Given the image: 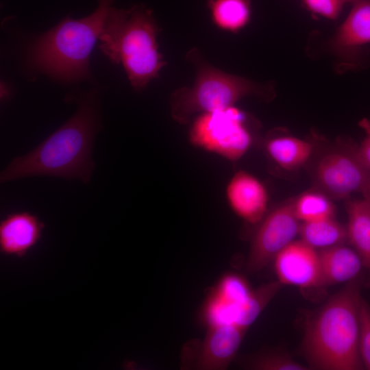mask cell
<instances>
[{"mask_svg":"<svg viewBox=\"0 0 370 370\" xmlns=\"http://www.w3.org/2000/svg\"><path fill=\"white\" fill-rule=\"evenodd\" d=\"M98 118L96 96L90 92L69 120L32 151L13 159L1 173V182L45 175L87 184L95 166L92 149Z\"/></svg>","mask_w":370,"mask_h":370,"instance_id":"obj_1","label":"cell"},{"mask_svg":"<svg viewBox=\"0 0 370 370\" xmlns=\"http://www.w3.org/2000/svg\"><path fill=\"white\" fill-rule=\"evenodd\" d=\"M362 299L359 284L354 279L308 324L302 351L310 367L323 370L362 369L359 352Z\"/></svg>","mask_w":370,"mask_h":370,"instance_id":"obj_2","label":"cell"},{"mask_svg":"<svg viewBox=\"0 0 370 370\" xmlns=\"http://www.w3.org/2000/svg\"><path fill=\"white\" fill-rule=\"evenodd\" d=\"M160 29L151 10L110 7L99 40V48L113 63L121 64L133 88L145 89L166 65L158 50Z\"/></svg>","mask_w":370,"mask_h":370,"instance_id":"obj_3","label":"cell"},{"mask_svg":"<svg viewBox=\"0 0 370 370\" xmlns=\"http://www.w3.org/2000/svg\"><path fill=\"white\" fill-rule=\"evenodd\" d=\"M114 0H99L97 9L80 19L64 18L38 36L29 49L32 64L51 77L65 82L89 79L90 56Z\"/></svg>","mask_w":370,"mask_h":370,"instance_id":"obj_4","label":"cell"},{"mask_svg":"<svg viewBox=\"0 0 370 370\" xmlns=\"http://www.w3.org/2000/svg\"><path fill=\"white\" fill-rule=\"evenodd\" d=\"M186 58L195 69L194 83L174 90L169 100L171 116L179 124H188L195 114L233 106L246 97L264 101L274 97L272 84L225 73L210 64L195 48L187 53Z\"/></svg>","mask_w":370,"mask_h":370,"instance_id":"obj_5","label":"cell"},{"mask_svg":"<svg viewBox=\"0 0 370 370\" xmlns=\"http://www.w3.org/2000/svg\"><path fill=\"white\" fill-rule=\"evenodd\" d=\"M251 119L235 106L200 113L190 125L188 140L195 147L235 162L253 145Z\"/></svg>","mask_w":370,"mask_h":370,"instance_id":"obj_6","label":"cell"},{"mask_svg":"<svg viewBox=\"0 0 370 370\" xmlns=\"http://www.w3.org/2000/svg\"><path fill=\"white\" fill-rule=\"evenodd\" d=\"M299 220L294 200L281 204L264 216L256 232L246 261L251 273L264 268L299 234Z\"/></svg>","mask_w":370,"mask_h":370,"instance_id":"obj_7","label":"cell"},{"mask_svg":"<svg viewBox=\"0 0 370 370\" xmlns=\"http://www.w3.org/2000/svg\"><path fill=\"white\" fill-rule=\"evenodd\" d=\"M317 185L328 195L342 199L370 185V169L358 159L355 149L324 155L315 170Z\"/></svg>","mask_w":370,"mask_h":370,"instance_id":"obj_8","label":"cell"},{"mask_svg":"<svg viewBox=\"0 0 370 370\" xmlns=\"http://www.w3.org/2000/svg\"><path fill=\"white\" fill-rule=\"evenodd\" d=\"M273 260L275 273L282 285L300 288L320 286L319 253L301 240L291 242Z\"/></svg>","mask_w":370,"mask_h":370,"instance_id":"obj_9","label":"cell"},{"mask_svg":"<svg viewBox=\"0 0 370 370\" xmlns=\"http://www.w3.org/2000/svg\"><path fill=\"white\" fill-rule=\"evenodd\" d=\"M247 330L234 323L208 328L195 357V369H225L235 358Z\"/></svg>","mask_w":370,"mask_h":370,"instance_id":"obj_10","label":"cell"},{"mask_svg":"<svg viewBox=\"0 0 370 370\" xmlns=\"http://www.w3.org/2000/svg\"><path fill=\"white\" fill-rule=\"evenodd\" d=\"M225 197L232 211L245 221L260 223L266 215L269 195L263 183L245 171L236 172L228 182Z\"/></svg>","mask_w":370,"mask_h":370,"instance_id":"obj_11","label":"cell"},{"mask_svg":"<svg viewBox=\"0 0 370 370\" xmlns=\"http://www.w3.org/2000/svg\"><path fill=\"white\" fill-rule=\"evenodd\" d=\"M349 3L352 8L330 39L328 48L338 62L349 67L352 58L370 42V0H349Z\"/></svg>","mask_w":370,"mask_h":370,"instance_id":"obj_12","label":"cell"},{"mask_svg":"<svg viewBox=\"0 0 370 370\" xmlns=\"http://www.w3.org/2000/svg\"><path fill=\"white\" fill-rule=\"evenodd\" d=\"M45 224L27 212L8 214L0 223V251L4 256L24 257L39 241Z\"/></svg>","mask_w":370,"mask_h":370,"instance_id":"obj_13","label":"cell"},{"mask_svg":"<svg viewBox=\"0 0 370 370\" xmlns=\"http://www.w3.org/2000/svg\"><path fill=\"white\" fill-rule=\"evenodd\" d=\"M319 256L320 286L348 282L364 266L356 251L341 245L321 249Z\"/></svg>","mask_w":370,"mask_h":370,"instance_id":"obj_14","label":"cell"},{"mask_svg":"<svg viewBox=\"0 0 370 370\" xmlns=\"http://www.w3.org/2000/svg\"><path fill=\"white\" fill-rule=\"evenodd\" d=\"M264 149L268 156L280 167L294 171L308 162L313 152V145L291 136H277L265 140Z\"/></svg>","mask_w":370,"mask_h":370,"instance_id":"obj_15","label":"cell"},{"mask_svg":"<svg viewBox=\"0 0 370 370\" xmlns=\"http://www.w3.org/2000/svg\"><path fill=\"white\" fill-rule=\"evenodd\" d=\"M347 236L363 265L370 269V204L365 199L347 204Z\"/></svg>","mask_w":370,"mask_h":370,"instance_id":"obj_16","label":"cell"},{"mask_svg":"<svg viewBox=\"0 0 370 370\" xmlns=\"http://www.w3.org/2000/svg\"><path fill=\"white\" fill-rule=\"evenodd\" d=\"M278 280L251 290L242 301L234 305L233 323L248 329L282 287Z\"/></svg>","mask_w":370,"mask_h":370,"instance_id":"obj_17","label":"cell"},{"mask_svg":"<svg viewBox=\"0 0 370 370\" xmlns=\"http://www.w3.org/2000/svg\"><path fill=\"white\" fill-rule=\"evenodd\" d=\"M301 240L314 249H321L341 245L347 238V230L334 218L300 224Z\"/></svg>","mask_w":370,"mask_h":370,"instance_id":"obj_18","label":"cell"},{"mask_svg":"<svg viewBox=\"0 0 370 370\" xmlns=\"http://www.w3.org/2000/svg\"><path fill=\"white\" fill-rule=\"evenodd\" d=\"M208 6L213 23L223 30L237 32L250 20V0H208Z\"/></svg>","mask_w":370,"mask_h":370,"instance_id":"obj_19","label":"cell"},{"mask_svg":"<svg viewBox=\"0 0 370 370\" xmlns=\"http://www.w3.org/2000/svg\"><path fill=\"white\" fill-rule=\"evenodd\" d=\"M297 219L302 222H314L334 218L335 207L329 197L316 191H308L294 200Z\"/></svg>","mask_w":370,"mask_h":370,"instance_id":"obj_20","label":"cell"},{"mask_svg":"<svg viewBox=\"0 0 370 370\" xmlns=\"http://www.w3.org/2000/svg\"><path fill=\"white\" fill-rule=\"evenodd\" d=\"M233 304L211 291L201 308L200 318L207 328L233 323Z\"/></svg>","mask_w":370,"mask_h":370,"instance_id":"obj_21","label":"cell"},{"mask_svg":"<svg viewBox=\"0 0 370 370\" xmlns=\"http://www.w3.org/2000/svg\"><path fill=\"white\" fill-rule=\"evenodd\" d=\"M251 290L243 276L228 273L219 279L212 291L224 301L234 305L244 300Z\"/></svg>","mask_w":370,"mask_h":370,"instance_id":"obj_22","label":"cell"},{"mask_svg":"<svg viewBox=\"0 0 370 370\" xmlns=\"http://www.w3.org/2000/svg\"><path fill=\"white\" fill-rule=\"evenodd\" d=\"M247 369L256 370H306V366L293 360L290 356L280 353L259 354L243 362Z\"/></svg>","mask_w":370,"mask_h":370,"instance_id":"obj_23","label":"cell"},{"mask_svg":"<svg viewBox=\"0 0 370 370\" xmlns=\"http://www.w3.org/2000/svg\"><path fill=\"white\" fill-rule=\"evenodd\" d=\"M359 352L362 365L370 370V305L362 299L359 312Z\"/></svg>","mask_w":370,"mask_h":370,"instance_id":"obj_24","label":"cell"},{"mask_svg":"<svg viewBox=\"0 0 370 370\" xmlns=\"http://www.w3.org/2000/svg\"><path fill=\"white\" fill-rule=\"evenodd\" d=\"M305 7L311 12L325 18L336 20L349 0H302Z\"/></svg>","mask_w":370,"mask_h":370,"instance_id":"obj_25","label":"cell"},{"mask_svg":"<svg viewBox=\"0 0 370 370\" xmlns=\"http://www.w3.org/2000/svg\"><path fill=\"white\" fill-rule=\"evenodd\" d=\"M359 125L364 130L365 136L355 151L360 162L370 169V120L363 119L359 122Z\"/></svg>","mask_w":370,"mask_h":370,"instance_id":"obj_26","label":"cell"},{"mask_svg":"<svg viewBox=\"0 0 370 370\" xmlns=\"http://www.w3.org/2000/svg\"><path fill=\"white\" fill-rule=\"evenodd\" d=\"M8 86L5 83H3L1 86V98L2 100L8 99L10 96Z\"/></svg>","mask_w":370,"mask_h":370,"instance_id":"obj_27","label":"cell"},{"mask_svg":"<svg viewBox=\"0 0 370 370\" xmlns=\"http://www.w3.org/2000/svg\"><path fill=\"white\" fill-rule=\"evenodd\" d=\"M363 199L370 204V185L362 193Z\"/></svg>","mask_w":370,"mask_h":370,"instance_id":"obj_28","label":"cell"}]
</instances>
